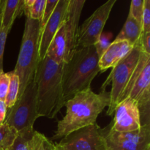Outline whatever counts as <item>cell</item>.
Here are the masks:
<instances>
[{
  "label": "cell",
  "mask_w": 150,
  "mask_h": 150,
  "mask_svg": "<svg viewBox=\"0 0 150 150\" xmlns=\"http://www.w3.org/2000/svg\"><path fill=\"white\" fill-rule=\"evenodd\" d=\"M9 73H10V83H9L8 90H7L5 101H4L7 108H12L13 105L16 103L18 96L19 87H20L18 76L13 71L9 72Z\"/></svg>",
  "instance_id": "20"
},
{
  "label": "cell",
  "mask_w": 150,
  "mask_h": 150,
  "mask_svg": "<svg viewBox=\"0 0 150 150\" xmlns=\"http://www.w3.org/2000/svg\"><path fill=\"white\" fill-rule=\"evenodd\" d=\"M18 132L5 122L0 125V149L8 150L16 140Z\"/></svg>",
  "instance_id": "19"
},
{
  "label": "cell",
  "mask_w": 150,
  "mask_h": 150,
  "mask_svg": "<svg viewBox=\"0 0 150 150\" xmlns=\"http://www.w3.org/2000/svg\"><path fill=\"white\" fill-rule=\"evenodd\" d=\"M142 52L138 42L131 51L115 67H113L111 73L101 86V91L105 90V88L110 82L112 83L111 90L109 92L110 103L106 112L108 116H111L114 113L115 108L120 103L123 92L137 66Z\"/></svg>",
  "instance_id": "7"
},
{
  "label": "cell",
  "mask_w": 150,
  "mask_h": 150,
  "mask_svg": "<svg viewBox=\"0 0 150 150\" xmlns=\"http://www.w3.org/2000/svg\"><path fill=\"white\" fill-rule=\"evenodd\" d=\"M113 35L111 32H102L100 36L98 38V41L95 42L94 47L95 48L97 54H98L99 58L105 53V51L108 49L109 45L112 42Z\"/></svg>",
  "instance_id": "22"
},
{
  "label": "cell",
  "mask_w": 150,
  "mask_h": 150,
  "mask_svg": "<svg viewBox=\"0 0 150 150\" xmlns=\"http://www.w3.org/2000/svg\"><path fill=\"white\" fill-rule=\"evenodd\" d=\"M117 0H108L98 7L79 27L78 48L94 45L103 32L104 26L109 18Z\"/></svg>",
  "instance_id": "11"
},
{
  "label": "cell",
  "mask_w": 150,
  "mask_h": 150,
  "mask_svg": "<svg viewBox=\"0 0 150 150\" xmlns=\"http://www.w3.org/2000/svg\"><path fill=\"white\" fill-rule=\"evenodd\" d=\"M7 107L4 101L0 100V125L4 123L7 116Z\"/></svg>",
  "instance_id": "29"
},
{
  "label": "cell",
  "mask_w": 150,
  "mask_h": 150,
  "mask_svg": "<svg viewBox=\"0 0 150 150\" xmlns=\"http://www.w3.org/2000/svg\"><path fill=\"white\" fill-rule=\"evenodd\" d=\"M99 57L94 45L79 48L72 58L63 64L62 83L64 101L82 91L91 89V84L100 72Z\"/></svg>",
  "instance_id": "3"
},
{
  "label": "cell",
  "mask_w": 150,
  "mask_h": 150,
  "mask_svg": "<svg viewBox=\"0 0 150 150\" xmlns=\"http://www.w3.org/2000/svg\"><path fill=\"white\" fill-rule=\"evenodd\" d=\"M139 44L142 52L150 55V32H142Z\"/></svg>",
  "instance_id": "28"
},
{
  "label": "cell",
  "mask_w": 150,
  "mask_h": 150,
  "mask_svg": "<svg viewBox=\"0 0 150 150\" xmlns=\"http://www.w3.org/2000/svg\"><path fill=\"white\" fill-rule=\"evenodd\" d=\"M10 83V73H1L0 74V100L5 101Z\"/></svg>",
  "instance_id": "27"
},
{
  "label": "cell",
  "mask_w": 150,
  "mask_h": 150,
  "mask_svg": "<svg viewBox=\"0 0 150 150\" xmlns=\"http://www.w3.org/2000/svg\"><path fill=\"white\" fill-rule=\"evenodd\" d=\"M127 98L137 102L142 125H150V55L144 52L141 53L137 66L120 102Z\"/></svg>",
  "instance_id": "6"
},
{
  "label": "cell",
  "mask_w": 150,
  "mask_h": 150,
  "mask_svg": "<svg viewBox=\"0 0 150 150\" xmlns=\"http://www.w3.org/2000/svg\"><path fill=\"white\" fill-rule=\"evenodd\" d=\"M115 116L111 122V128L117 132H132L142 127L141 114L137 102L127 98L119 103L115 108Z\"/></svg>",
  "instance_id": "12"
},
{
  "label": "cell",
  "mask_w": 150,
  "mask_h": 150,
  "mask_svg": "<svg viewBox=\"0 0 150 150\" xmlns=\"http://www.w3.org/2000/svg\"><path fill=\"white\" fill-rule=\"evenodd\" d=\"M144 7V0H133L130 2L129 14L142 24V16Z\"/></svg>",
  "instance_id": "23"
},
{
  "label": "cell",
  "mask_w": 150,
  "mask_h": 150,
  "mask_svg": "<svg viewBox=\"0 0 150 150\" xmlns=\"http://www.w3.org/2000/svg\"><path fill=\"white\" fill-rule=\"evenodd\" d=\"M40 21L26 18L21 45L14 72L19 79L20 87L18 98L26 86L34 81L39 63V40Z\"/></svg>",
  "instance_id": "5"
},
{
  "label": "cell",
  "mask_w": 150,
  "mask_h": 150,
  "mask_svg": "<svg viewBox=\"0 0 150 150\" xmlns=\"http://www.w3.org/2000/svg\"><path fill=\"white\" fill-rule=\"evenodd\" d=\"M46 0H23V13L26 18L41 21Z\"/></svg>",
  "instance_id": "17"
},
{
  "label": "cell",
  "mask_w": 150,
  "mask_h": 150,
  "mask_svg": "<svg viewBox=\"0 0 150 150\" xmlns=\"http://www.w3.org/2000/svg\"><path fill=\"white\" fill-rule=\"evenodd\" d=\"M142 34V24L128 15L122 29L114 40H125L134 46L138 43Z\"/></svg>",
  "instance_id": "16"
},
{
  "label": "cell",
  "mask_w": 150,
  "mask_h": 150,
  "mask_svg": "<svg viewBox=\"0 0 150 150\" xmlns=\"http://www.w3.org/2000/svg\"><path fill=\"white\" fill-rule=\"evenodd\" d=\"M110 103V92L96 94L92 89L82 91L66 101V114L57 124L52 140L64 138L71 132L96 123L98 116Z\"/></svg>",
  "instance_id": "1"
},
{
  "label": "cell",
  "mask_w": 150,
  "mask_h": 150,
  "mask_svg": "<svg viewBox=\"0 0 150 150\" xmlns=\"http://www.w3.org/2000/svg\"><path fill=\"white\" fill-rule=\"evenodd\" d=\"M70 0H59L54 13L40 31L39 40V60L46 56L48 48L52 42L67 15Z\"/></svg>",
  "instance_id": "13"
},
{
  "label": "cell",
  "mask_w": 150,
  "mask_h": 150,
  "mask_svg": "<svg viewBox=\"0 0 150 150\" xmlns=\"http://www.w3.org/2000/svg\"><path fill=\"white\" fill-rule=\"evenodd\" d=\"M10 29H6L1 24V16L0 14V74L4 72L3 70V57H4V47H5L6 40Z\"/></svg>",
  "instance_id": "24"
},
{
  "label": "cell",
  "mask_w": 150,
  "mask_h": 150,
  "mask_svg": "<svg viewBox=\"0 0 150 150\" xmlns=\"http://www.w3.org/2000/svg\"><path fill=\"white\" fill-rule=\"evenodd\" d=\"M133 45L125 40H114L99 59L100 73L115 67L133 48Z\"/></svg>",
  "instance_id": "14"
},
{
  "label": "cell",
  "mask_w": 150,
  "mask_h": 150,
  "mask_svg": "<svg viewBox=\"0 0 150 150\" xmlns=\"http://www.w3.org/2000/svg\"><path fill=\"white\" fill-rule=\"evenodd\" d=\"M32 150H57L53 142L43 134L35 130L32 137Z\"/></svg>",
  "instance_id": "21"
},
{
  "label": "cell",
  "mask_w": 150,
  "mask_h": 150,
  "mask_svg": "<svg viewBox=\"0 0 150 150\" xmlns=\"http://www.w3.org/2000/svg\"><path fill=\"white\" fill-rule=\"evenodd\" d=\"M59 0H46V4H45V10L43 12V16H42V20L40 21V31L43 29L45 25L49 20L50 17L54 13L57 4L58 3Z\"/></svg>",
  "instance_id": "26"
},
{
  "label": "cell",
  "mask_w": 150,
  "mask_h": 150,
  "mask_svg": "<svg viewBox=\"0 0 150 150\" xmlns=\"http://www.w3.org/2000/svg\"><path fill=\"white\" fill-rule=\"evenodd\" d=\"M0 150H4V149H0Z\"/></svg>",
  "instance_id": "30"
},
{
  "label": "cell",
  "mask_w": 150,
  "mask_h": 150,
  "mask_svg": "<svg viewBox=\"0 0 150 150\" xmlns=\"http://www.w3.org/2000/svg\"><path fill=\"white\" fill-rule=\"evenodd\" d=\"M148 150H150V149H148Z\"/></svg>",
  "instance_id": "31"
},
{
  "label": "cell",
  "mask_w": 150,
  "mask_h": 150,
  "mask_svg": "<svg viewBox=\"0 0 150 150\" xmlns=\"http://www.w3.org/2000/svg\"><path fill=\"white\" fill-rule=\"evenodd\" d=\"M23 13V0H0V14L4 28L11 29L18 16Z\"/></svg>",
  "instance_id": "15"
},
{
  "label": "cell",
  "mask_w": 150,
  "mask_h": 150,
  "mask_svg": "<svg viewBox=\"0 0 150 150\" xmlns=\"http://www.w3.org/2000/svg\"><path fill=\"white\" fill-rule=\"evenodd\" d=\"M39 117L37 105V84L33 81L26 86L13 106L9 108L4 122L19 132L32 128Z\"/></svg>",
  "instance_id": "8"
},
{
  "label": "cell",
  "mask_w": 150,
  "mask_h": 150,
  "mask_svg": "<svg viewBox=\"0 0 150 150\" xmlns=\"http://www.w3.org/2000/svg\"><path fill=\"white\" fill-rule=\"evenodd\" d=\"M106 150H148L150 149V125L132 132H117L111 124L103 128Z\"/></svg>",
  "instance_id": "9"
},
{
  "label": "cell",
  "mask_w": 150,
  "mask_h": 150,
  "mask_svg": "<svg viewBox=\"0 0 150 150\" xmlns=\"http://www.w3.org/2000/svg\"><path fill=\"white\" fill-rule=\"evenodd\" d=\"M142 28V32H150V0H144Z\"/></svg>",
  "instance_id": "25"
},
{
  "label": "cell",
  "mask_w": 150,
  "mask_h": 150,
  "mask_svg": "<svg viewBox=\"0 0 150 150\" xmlns=\"http://www.w3.org/2000/svg\"><path fill=\"white\" fill-rule=\"evenodd\" d=\"M55 145L57 150H106L103 128L97 123L71 132Z\"/></svg>",
  "instance_id": "10"
},
{
  "label": "cell",
  "mask_w": 150,
  "mask_h": 150,
  "mask_svg": "<svg viewBox=\"0 0 150 150\" xmlns=\"http://www.w3.org/2000/svg\"><path fill=\"white\" fill-rule=\"evenodd\" d=\"M62 63L45 56L39 62L35 80L37 84V105L40 117L54 119L64 106L63 97Z\"/></svg>",
  "instance_id": "2"
},
{
  "label": "cell",
  "mask_w": 150,
  "mask_h": 150,
  "mask_svg": "<svg viewBox=\"0 0 150 150\" xmlns=\"http://www.w3.org/2000/svg\"><path fill=\"white\" fill-rule=\"evenodd\" d=\"M34 132L33 127L19 131L14 143L8 150H32Z\"/></svg>",
  "instance_id": "18"
},
{
  "label": "cell",
  "mask_w": 150,
  "mask_h": 150,
  "mask_svg": "<svg viewBox=\"0 0 150 150\" xmlns=\"http://www.w3.org/2000/svg\"><path fill=\"white\" fill-rule=\"evenodd\" d=\"M85 3V0H70L65 19L46 54V56L57 62H67L78 49L79 21Z\"/></svg>",
  "instance_id": "4"
}]
</instances>
